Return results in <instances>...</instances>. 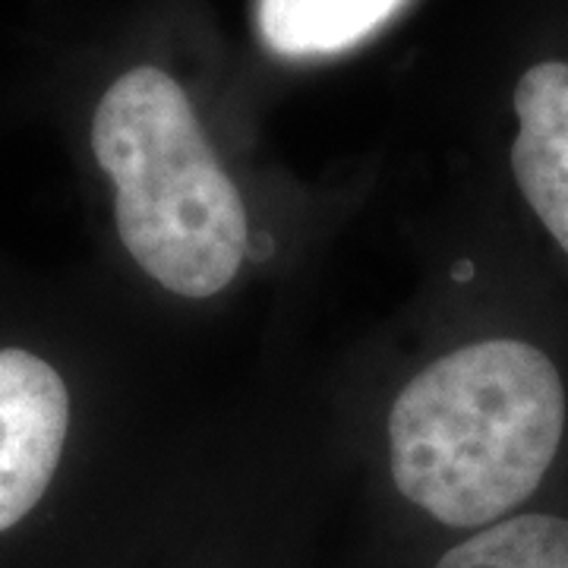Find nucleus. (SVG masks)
<instances>
[{"label":"nucleus","instance_id":"obj_1","mask_svg":"<svg viewBox=\"0 0 568 568\" xmlns=\"http://www.w3.org/2000/svg\"><path fill=\"white\" fill-rule=\"evenodd\" d=\"M562 426L566 388L544 351L511 338L467 345L398 395L392 477L436 521L480 528L537 489Z\"/></svg>","mask_w":568,"mask_h":568},{"label":"nucleus","instance_id":"obj_2","mask_svg":"<svg viewBox=\"0 0 568 568\" xmlns=\"http://www.w3.org/2000/svg\"><path fill=\"white\" fill-rule=\"evenodd\" d=\"M92 152L114 183V219L145 275L205 301L234 282L250 227L244 200L205 140L181 82L136 67L108 85Z\"/></svg>","mask_w":568,"mask_h":568},{"label":"nucleus","instance_id":"obj_3","mask_svg":"<svg viewBox=\"0 0 568 568\" xmlns=\"http://www.w3.org/2000/svg\"><path fill=\"white\" fill-rule=\"evenodd\" d=\"M70 392L61 373L22 347L0 351V530L39 506L61 465Z\"/></svg>","mask_w":568,"mask_h":568},{"label":"nucleus","instance_id":"obj_4","mask_svg":"<svg viewBox=\"0 0 568 568\" xmlns=\"http://www.w3.org/2000/svg\"><path fill=\"white\" fill-rule=\"evenodd\" d=\"M511 168L528 205L568 253V63L530 67L515 89Z\"/></svg>","mask_w":568,"mask_h":568},{"label":"nucleus","instance_id":"obj_5","mask_svg":"<svg viewBox=\"0 0 568 568\" xmlns=\"http://www.w3.org/2000/svg\"><path fill=\"white\" fill-rule=\"evenodd\" d=\"M405 0H260L263 39L287 58L332 54L361 41Z\"/></svg>","mask_w":568,"mask_h":568},{"label":"nucleus","instance_id":"obj_6","mask_svg":"<svg viewBox=\"0 0 568 568\" xmlns=\"http://www.w3.org/2000/svg\"><path fill=\"white\" fill-rule=\"evenodd\" d=\"M436 568H568V521L518 515L448 549Z\"/></svg>","mask_w":568,"mask_h":568},{"label":"nucleus","instance_id":"obj_7","mask_svg":"<svg viewBox=\"0 0 568 568\" xmlns=\"http://www.w3.org/2000/svg\"><path fill=\"white\" fill-rule=\"evenodd\" d=\"M470 272H474V268H470V265H467V263H462V265H458V272H455V275H458V282H465Z\"/></svg>","mask_w":568,"mask_h":568}]
</instances>
